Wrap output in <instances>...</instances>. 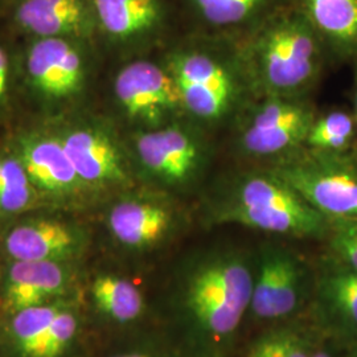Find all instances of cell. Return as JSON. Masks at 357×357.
<instances>
[{
	"instance_id": "1",
	"label": "cell",
	"mask_w": 357,
	"mask_h": 357,
	"mask_svg": "<svg viewBox=\"0 0 357 357\" xmlns=\"http://www.w3.org/2000/svg\"><path fill=\"white\" fill-rule=\"evenodd\" d=\"M234 40L255 98L307 97L328 56L293 1Z\"/></svg>"
},
{
	"instance_id": "2",
	"label": "cell",
	"mask_w": 357,
	"mask_h": 357,
	"mask_svg": "<svg viewBox=\"0 0 357 357\" xmlns=\"http://www.w3.org/2000/svg\"><path fill=\"white\" fill-rule=\"evenodd\" d=\"M165 64L187 119L205 130L236 121L255 100L234 38H192L169 52Z\"/></svg>"
},
{
	"instance_id": "3",
	"label": "cell",
	"mask_w": 357,
	"mask_h": 357,
	"mask_svg": "<svg viewBox=\"0 0 357 357\" xmlns=\"http://www.w3.org/2000/svg\"><path fill=\"white\" fill-rule=\"evenodd\" d=\"M255 265L237 252H213L193 261L181 282L180 307L197 343L224 347L249 314Z\"/></svg>"
},
{
	"instance_id": "4",
	"label": "cell",
	"mask_w": 357,
	"mask_h": 357,
	"mask_svg": "<svg viewBox=\"0 0 357 357\" xmlns=\"http://www.w3.org/2000/svg\"><path fill=\"white\" fill-rule=\"evenodd\" d=\"M211 220L296 238H321L330 230V221L270 168L227 183L211 205Z\"/></svg>"
},
{
	"instance_id": "5",
	"label": "cell",
	"mask_w": 357,
	"mask_h": 357,
	"mask_svg": "<svg viewBox=\"0 0 357 357\" xmlns=\"http://www.w3.org/2000/svg\"><path fill=\"white\" fill-rule=\"evenodd\" d=\"M268 168L328 221L357 220V163L351 153L303 147Z\"/></svg>"
},
{
	"instance_id": "6",
	"label": "cell",
	"mask_w": 357,
	"mask_h": 357,
	"mask_svg": "<svg viewBox=\"0 0 357 357\" xmlns=\"http://www.w3.org/2000/svg\"><path fill=\"white\" fill-rule=\"evenodd\" d=\"M317 110L307 97H262L236 119V147L243 158L275 163L305 147Z\"/></svg>"
},
{
	"instance_id": "7",
	"label": "cell",
	"mask_w": 357,
	"mask_h": 357,
	"mask_svg": "<svg viewBox=\"0 0 357 357\" xmlns=\"http://www.w3.org/2000/svg\"><path fill=\"white\" fill-rule=\"evenodd\" d=\"M132 149L149 178L176 190L192 187L203 178L212 156L205 128L187 118L139 130L132 138Z\"/></svg>"
},
{
	"instance_id": "8",
	"label": "cell",
	"mask_w": 357,
	"mask_h": 357,
	"mask_svg": "<svg viewBox=\"0 0 357 357\" xmlns=\"http://www.w3.org/2000/svg\"><path fill=\"white\" fill-rule=\"evenodd\" d=\"M115 102L141 130L162 128L187 118L176 82L166 64L137 60L114 78Z\"/></svg>"
},
{
	"instance_id": "9",
	"label": "cell",
	"mask_w": 357,
	"mask_h": 357,
	"mask_svg": "<svg viewBox=\"0 0 357 357\" xmlns=\"http://www.w3.org/2000/svg\"><path fill=\"white\" fill-rule=\"evenodd\" d=\"M308 294L307 271L298 255L278 245H265L255 264L249 314L262 321L290 319Z\"/></svg>"
},
{
	"instance_id": "10",
	"label": "cell",
	"mask_w": 357,
	"mask_h": 357,
	"mask_svg": "<svg viewBox=\"0 0 357 357\" xmlns=\"http://www.w3.org/2000/svg\"><path fill=\"white\" fill-rule=\"evenodd\" d=\"M180 213L162 197L134 195L121 199L109 211L107 227L115 241L132 250L151 249L176 230Z\"/></svg>"
},
{
	"instance_id": "11",
	"label": "cell",
	"mask_w": 357,
	"mask_h": 357,
	"mask_svg": "<svg viewBox=\"0 0 357 357\" xmlns=\"http://www.w3.org/2000/svg\"><path fill=\"white\" fill-rule=\"evenodd\" d=\"M81 183L100 187H122L131 180L128 156L105 128H75L60 138Z\"/></svg>"
},
{
	"instance_id": "12",
	"label": "cell",
	"mask_w": 357,
	"mask_h": 357,
	"mask_svg": "<svg viewBox=\"0 0 357 357\" xmlns=\"http://www.w3.org/2000/svg\"><path fill=\"white\" fill-rule=\"evenodd\" d=\"M26 73L33 88L50 98H66L85 82V61L77 41L38 38L26 53Z\"/></svg>"
},
{
	"instance_id": "13",
	"label": "cell",
	"mask_w": 357,
	"mask_h": 357,
	"mask_svg": "<svg viewBox=\"0 0 357 357\" xmlns=\"http://www.w3.org/2000/svg\"><path fill=\"white\" fill-rule=\"evenodd\" d=\"M91 7L97 29L122 45L160 35L168 17L165 0H91Z\"/></svg>"
},
{
	"instance_id": "14",
	"label": "cell",
	"mask_w": 357,
	"mask_h": 357,
	"mask_svg": "<svg viewBox=\"0 0 357 357\" xmlns=\"http://www.w3.org/2000/svg\"><path fill=\"white\" fill-rule=\"evenodd\" d=\"M15 20L38 38L85 40L96 26L91 0H20Z\"/></svg>"
},
{
	"instance_id": "15",
	"label": "cell",
	"mask_w": 357,
	"mask_h": 357,
	"mask_svg": "<svg viewBox=\"0 0 357 357\" xmlns=\"http://www.w3.org/2000/svg\"><path fill=\"white\" fill-rule=\"evenodd\" d=\"M315 305L321 323L340 339L357 342V271L336 261L320 273Z\"/></svg>"
},
{
	"instance_id": "16",
	"label": "cell",
	"mask_w": 357,
	"mask_h": 357,
	"mask_svg": "<svg viewBox=\"0 0 357 357\" xmlns=\"http://www.w3.org/2000/svg\"><path fill=\"white\" fill-rule=\"evenodd\" d=\"M328 54L357 63V0H291Z\"/></svg>"
},
{
	"instance_id": "17",
	"label": "cell",
	"mask_w": 357,
	"mask_h": 357,
	"mask_svg": "<svg viewBox=\"0 0 357 357\" xmlns=\"http://www.w3.org/2000/svg\"><path fill=\"white\" fill-rule=\"evenodd\" d=\"M291 0H185L193 17L211 35L238 38Z\"/></svg>"
},
{
	"instance_id": "18",
	"label": "cell",
	"mask_w": 357,
	"mask_h": 357,
	"mask_svg": "<svg viewBox=\"0 0 357 357\" xmlns=\"http://www.w3.org/2000/svg\"><path fill=\"white\" fill-rule=\"evenodd\" d=\"M4 246L15 261H59L76 252L79 236L61 221L41 218L13 227Z\"/></svg>"
},
{
	"instance_id": "19",
	"label": "cell",
	"mask_w": 357,
	"mask_h": 357,
	"mask_svg": "<svg viewBox=\"0 0 357 357\" xmlns=\"http://www.w3.org/2000/svg\"><path fill=\"white\" fill-rule=\"evenodd\" d=\"M17 158L32 184L41 191L63 193L81 184L60 138H26L20 144Z\"/></svg>"
},
{
	"instance_id": "20",
	"label": "cell",
	"mask_w": 357,
	"mask_h": 357,
	"mask_svg": "<svg viewBox=\"0 0 357 357\" xmlns=\"http://www.w3.org/2000/svg\"><path fill=\"white\" fill-rule=\"evenodd\" d=\"M65 282V268L57 261H15L6 286L7 305L15 312L45 305L64 289Z\"/></svg>"
},
{
	"instance_id": "21",
	"label": "cell",
	"mask_w": 357,
	"mask_h": 357,
	"mask_svg": "<svg viewBox=\"0 0 357 357\" xmlns=\"http://www.w3.org/2000/svg\"><path fill=\"white\" fill-rule=\"evenodd\" d=\"M91 295L98 310L118 323L138 319L144 308L141 290L134 283L116 275L97 277L91 283Z\"/></svg>"
},
{
	"instance_id": "22",
	"label": "cell",
	"mask_w": 357,
	"mask_h": 357,
	"mask_svg": "<svg viewBox=\"0 0 357 357\" xmlns=\"http://www.w3.org/2000/svg\"><path fill=\"white\" fill-rule=\"evenodd\" d=\"M305 147L319 153H352L357 147V122L354 113L337 109L317 114Z\"/></svg>"
},
{
	"instance_id": "23",
	"label": "cell",
	"mask_w": 357,
	"mask_h": 357,
	"mask_svg": "<svg viewBox=\"0 0 357 357\" xmlns=\"http://www.w3.org/2000/svg\"><path fill=\"white\" fill-rule=\"evenodd\" d=\"M36 200V187L17 156H0V213H19Z\"/></svg>"
},
{
	"instance_id": "24",
	"label": "cell",
	"mask_w": 357,
	"mask_h": 357,
	"mask_svg": "<svg viewBox=\"0 0 357 357\" xmlns=\"http://www.w3.org/2000/svg\"><path fill=\"white\" fill-rule=\"evenodd\" d=\"M60 311L59 307L38 305L15 312L13 337L24 356L32 357L35 354Z\"/></svg>"
},
{
	"instance_id": "25",
	"label": "cell",
	"mask_w": 357,
	"mask_h": 357,
	"mask_svg": "<svg viewBox=\"0 0 357 357\" xmlns=\"http://www.w3.org/2000/svg\"><path fill=\"white\" fill-rule=\"evenodd\" d=\"M314 349L305 332L284 327L265 332L255 339L248 357H311Z\"/></svg>"
},
{
	"instance_id": "26",
	"label": "cell",
	"mask_w": 357,
	"mask_h": 357,
	"mask_svg": "<svg viewBox=\"0 0 357 357\" xmlns=\"http://www.w3.org/2000/svg\"><path fill=\"white\" fill-rule=\"evenodd\" d=\"M77 327L76 317L69 311L61 310L32 357L60 356L73 340Z\"/></svg>"
},
{
	"instance_id": "27",
	"label": "cell",
	"mask_w": 357,
	"mask_h": 357,
	"mask_svg": "<svg viewBox=\"0 0 357 357\" xmlns=\"http://www.w3.org/2000/svg\"><path fill=\"white\" fill-rule=\"evenodd\" d=\"M328 234L336 261L357 271V220L330 221Z\"/></svg>"
},
{
	"instance_id": "28",
	"label": "cell",
	"mask_w": 357,
	"mask_h": 357,
	"mask_svg": "<svg viewBox=\"0 0 357 357\" xmlns=\"http://www.w3.org/2000/svg\"><path fill=\"white\" fill-rule=\"evenodd\" d=\"M10 86V65L7 53L0 45V106L6 102Z\"/></svg>"
},
{
	"instance_id": "29",
	"label": "cell",
	"mask_w": 357,
	"mask_h": 357,
	"mask_svg": "<svg viewBox=\"0 0 357 357\" xmlns=\"http://www.w3.org/2000/svg\"><path fill=\"white\" fill-rule=\"evenodd\" d=\"M352 102H354V109L352 113L355 115L357 122V63L355 64V75H354V88H352Z\"/></svg>"
},
{
	"instance_id": "30",
	"label": "cell",
	"mask_w": 357,
	"mask_h": 357,
	"mask_svg": "<svg viewBox=\"0 0 357 357\" xmlns=\"http://www.w3.org/2000/svg\"><path fill=\"white\" fill-rule=\"evenodd\" d=\"M311 357H333L330 352H327L326 349H320V348H315Z\"/></svg>"
},
{
	"instance_id": "31",
	"label": "cell",
	"mask_w": 357,
	"mask_h": 357,
	"mask_svg": "<svg viewBox=\"0 0 357 357\" xmlns=\"http://www.w3.org/2000/svg\"><path fill=\"white\" fill-rule=\"evenodd\" d=\"M114 357H153L150 355H144V354H126V355H119Z\"/></svg>"
},
{
	"instance_id": "32",
	"label": "cell",
	"mask_w": 357,
	"mask_h": 357,
	"mask_svg": "<svg viewBox=\"0 0 357 357\" xmlns=\"http://www.w3.org/2000/svg\"><path fill=\"white\" fill-rule=\"evenodd\" d=\"M351 155H352V158L356 160L357 163V147L355 149V150H354V151H352V153H351Z\"/></svg>"
},
{
	"instance_id": "33",
	"label": "cell",
	"mask_w": 357,
	"mask_h": 357,
	"mask_svg": "<svg viewBox=\"0 0 357 357\" xmlns=\"http://www.w3.org/2000/svg\"><path fill=\"white\" fill-rule=\"evenodd\" d=\"M357 357V356H356Z\"/></svg>"
}]
</instances>
